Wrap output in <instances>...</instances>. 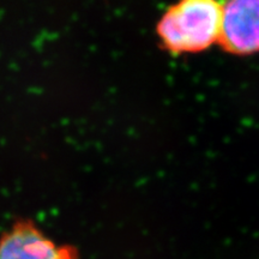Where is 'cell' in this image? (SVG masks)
Returning <instances> with one entry per match:
<instances>
[{"label":"cell","mask_w":259,"mask_h":259,"mask_svg":"<svg viewBox=\"0 0 259 259\" xmlns=\"http://www.w3.org/2000/svg\"><path fill=\"white\" fill-rule=\"evenodd\" d=\"M222 4L213 0H185L170 6L156 32L170 53H198L219 41Z\"/></svg>","instance_id":"1"},{"label":"cell","mask_w":259,"mask_h":259,"mask_svg":"<svg viewBox=\"0 0 259 259\" xmlns=\"http://www.w3.org/2000/svg\"><path fill=\"white\" fill-rule=\"evenodd\" d=\"M219 44L228 53L250 56L259 52V0L222 4Z\"/></svg>","instance_id":"2"},{"label":"cell","mask_w":259,"mask_h":259,"mask_svg":"<svg viewBox=\"0 0 259 259\" xmlns=\"http://www.w3.org/2000/svg\"><path fill=\"white\" fill-rule=\"evenodd\" d=\"M0 259H77L76 251L59 246L28 223L16 226L0 240Z\"/></svg>","instance_id":"3"}]
</instances>
